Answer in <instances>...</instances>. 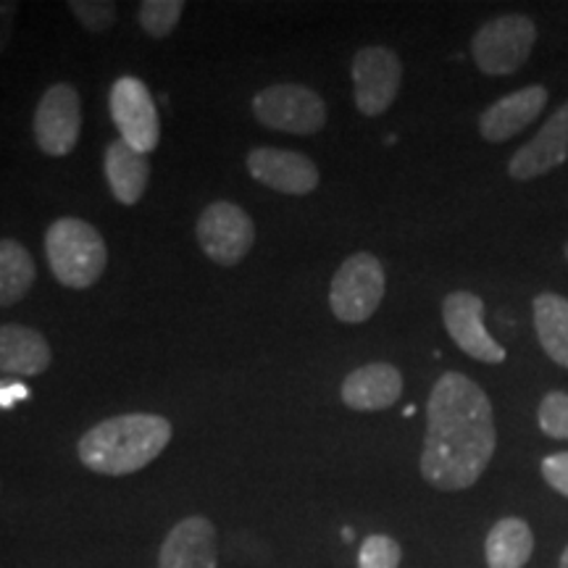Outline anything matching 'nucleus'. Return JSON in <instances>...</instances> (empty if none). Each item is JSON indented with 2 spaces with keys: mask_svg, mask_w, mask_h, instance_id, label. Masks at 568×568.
<instances>
[{
  "mask_svg": "<svg viewBox=\"0 0 568 568\" xmlns=\"http://www.w3.org/2000/svg\"><path fill=\"white\" fill-rule=\"evenodd\" d=\"M172 424L159 414L111 416L84 432L77 456L101 477H130L153 464L172 443Z\"/></svg>",
  "mask_w": 568,
  "mask_h": 568,
  "instance_id": "2",
  "label": "nucleus"
},
{
  "mask_svg": "<svg viewBox=\"0 0 568 568\" xmlns=\"http://www.w3.org/2000/svg\"><path fill=\"white\" fill-rule=\"evenodd\" d=\"M339 395L351 410L393 408L403 395V376L389 364H366L345 376Z\"/></svg>",
  "mask_w": 568,
  "mask_h": 568,
  "instance_id": "16",
  "label": "nucleus"
},
{
  "mask_svg": "<svg viewBox=\"0 0 568 568\" xmlns=\"http://www.w3.org/2000/svg\"><path fill=\"white\" fill-rule=\"evenodd\" d=\"M245 163L255 182L266 184L282 195H308L322 182L316 163L297 151L253 148Z\"/></svg>",
  "mask_w": 568,
  "mask_h": 568,
  "instance_id": "12",
  "label": "nucleus"
},
{
  "mask_svg": "<svg viewBox=\"0 0 568 568\" xmlns=\"http://www.w3.org/2000/svg\"><path fill=\"white\" fill-rule=\"evenodd\" d=\"M27 397H30V389L21 385V382L0 379V408H13L17 403L27 400Z\"/></svg>",
  "mask_w": 568,
  "mask_h": 568,
  "instance_id": "28",
  "label": "nucleus"
},
{
  "mask_svg": "<svg viewBox=\"0 0 568 568\" xmlns=\"http://www.w3.org/2000/svg\"><path fill=\"white\" fill-rule=\"evenodd\" d=\"M403 82V63L382 45L361 48L353 59V95L364 116H382L395 103Z\"/></svg>",
  "mask_w": 568,
  "mask_h": 568,
  "instance_id": "10",
  "label": "nucleus"
},
{
  "mask_svg": "<svg viewBox=\"0 0 568 568\" xmlns=\"http://www.w3.org/2000/svg\"><path fill=\"white\" fill-rule=\"evenodd\" d=\"M69 11L88 32H109L116 21V3L111 0H71Z\"/></svg>",
  "mask_w": 568,
  "mask_h": 568,
  "instance_id": "23",
  "label": "nucleus"
},
{
  "mask_svg": "<svg viewBox=\"0 0 568 568\" xmlns=\"http://www.w3.org/2000/svg\"><path fill=\"white\" fill-rule=\"evenodd\" d=\"M558 568H568V545H566L564 556H560V566H558Z\"/></svg>",
  "mask_w": 568,
  "mask_h": 568,
  "instance_id": "29",
  "label": "nucleus"
},
{
  "mask_svg": "<svg viewBox=\"0 0 568 568\" xmlns=\"http://www.w3.org/2000/svg\"><path fill=\"white\" fill-rule=\"evenodd\" d=\"M385 266L372 253H353L329 284V308L343 324H364L385 297Z\"/></svg>",
  "mask_w": 568,
  "mask_h": 568,
  "instance_id": "4",
  "label": "nucleus"
},
{
  "mask_svg": "<svg viewBox=\"0 0 568 568\" xmlns=\"http://www.w3.org/2000/svg\"><path fill=\"white\" fill-rule=\"evenodd\" d=\"M566 258H568V243H566Z\"/></svg>",
  "mask_w": 568,
  "mask_h": 568,
  "instance_id": "31",
  "label": "nucleus"
},
{
  "mask_svg": "<svg viewBox=\"0 0 568 568\" xmlns=\"http://www.w3.org/2000/svg\"><path fill=\"white\" fill-rule=\"evenodd\" d=\"M253 116L268 130L308 138L324 130L326 103L316 90L284 82L255 92Z\"/></svg>",
  "mask_w": 568,
  "mask_h": 568,
  "instance_id": "5",
  "label": "nucleus"
},
{
  "mask_svg": "<svg viewBox=\"0 0 568 568\" xmlns=\"http://www.w3.org/2000/svg\"><path fill=\"white\" fill-rule=\"evenodd\" d=\"M539 429L552 439H568V395L550 393L539 403Z\"/></svg>",
  "mask_w": 568,
  "mask_h": 568,
  "instance_id": "25",
  "label": "nucleus"
},
{
  "mask_svg": "<svg viewBox=\"0 0 568 568\" xmlns=\"http://www.w3.org/2000/svg\"><path fill=\"white\" fill-rule=\"evenodd\" d=\"M443 322L447 335L466 355L481 361V364H503L506 361V347L493 339L485 326L481 297L466 293V290L450 293L443 303Z\"/></svg>",
  "mask_w": 568,
  "mask_h": 568,
  "instance_id": "11",
  "label": "nucleus"
},
{
  "mask_svg": "<svg viewBox=\"0 0 568 568\" xmlns=\"http://www.w3.org/2000/svg\"><path fill=\"white\" fill-rule=\"evenodd\" d=\"M216 527L205 516H187L163 539L159 568H216Z\"/></svg>",
  "mask_w": 568,
  "mask_h": 568,
  "instance_id": "14",
  "label": "nucleus"
},
{
  "mask_svg": "<svg viewBox=\"0 0 568 568\" xmlns=\"http://www.w3.org/2000/svg\"><path fill=\"white\" fill-rule=\"evenodd\" d=\"M535 329L539 345L556 361L568 368V301L556 293L535 297Z\"/></svg>",
  "mask_w": 568,
  "mask_h": 568,
  "instance_id": "20",
  "label": "nucleus"
},
{
  "mask_svg": "<svg viewBox=\"0 0 568 568\" xmlns=\"http://www.w3.org/2000/svg\"><path fill=\"white\" fill-rule=\"evenodd\" d=\"M542 477L556 493L568 497V453H552L542 460Z\"/></svg>",
  "mask_w": 568,
  "mask_h": 568,
  "instance_id": "26",
  "label": "nucleus"
},
{
  "mask_svg": "<svg viewBox=\"0 0 568 568\" xmlns=\"http://www.w3.org/2000/svg\"><path fill=\"white\" fill-rule=\"evenodd\" d=\"M495 447V416L485 389L458 372L439 376L426 403L422 477L445 493L477 485Z\"/></svg>",
  "mask_w": 568,
  "mask_h": 568,
  "instance_id": "1",
  "label": "nucleus"
},
{
  "mask_svg": "<svg viewBox=\"0 0 568 568\" xmlns=\"http://www.w3.org/2000/svg\"><path fill=\"white\" fill-rule=\"evenodd\" d=\"M537 40V27L529 17H497L487 21L471 40L474 63L493 77H508L527 63Z\"/></svg>",
  "mask_w": 568,
  "mask_h": 568,
  "instance_id": "6",
  "label": "nucleus"
},
{
  "mask_svg": "<svg viewBox=\"0 0 568 568\" xmlns=\"http://www.w3.org/2000/svg\"><path fill=\"white\" fill-rule=\"evenodd\" d=\"M182 11V0H145V3H140L138 21L148 38L166 40L176 30V24H180Z\"/></svg>",
  "mask_w": 568,
  "mask_h": 568,
  "instance_id": "22",
  "label": "nucleus"
},
{
  "mask_svg": "<svg viewBox=\"0 0 568 568\" xmlns=\"http://www.w3.org/2000/svg\"><path fill=\"white\" fill-rule=\"evenodd\" d=\"M17 13L19 3H13V0H0V53H6V48L11 45Z\"/></svg>",
  "mask_w": 568,
  "mask_h": 568,
  "instance_id": "27",
  "label": "nucleus"
},
{
  "mask_svg": "<svg viewBox=\"0 0 568 568\" xmlns=\"http://www.w3.org/2000/svg\"><path fill=\"white\" fill-rule=\"evenodd\" d=\"M82 130L80 92L67 82H55L42 92L32 119L34 142L45 155L63 159L74 151Z\"/></svg>",
  "mask_w": 568,
  "mask_h": 568,
  "instance_id": "9",
  "label": "nucleus"
},
{
  "mask_svg": "<svg viewBox=\"0 0 568 568\" xmlns=\"http://www.w3.org/2000/svg\"><path fill=\"white\" fill-rule=\"evenodd\" d=\"M53 353L48 339L32 326H0V372L13 376H40L51 368Z\"/></svg>",
  "mask_w": 568,
  "mask_h": 568,
  "instance_id": "17",
  "label": "nucleus"
},
{
  "mask_svg": "<svg viewBox=\"0 0 568 568\" xmlns=\"http://www.w3.org/2000/svg\"><path fill=\"white\" fill-rule=\"evenodd\" d=\"M545 103H548V90L539 88V84L510 92V95L495 101L485 113H481V138L487 142H506L510 138H516L524 126H529L539 113H542Z\"/></svg>",
  "mask_w": 568,
  "mask_h": 568,
  "instance_id": "15",
  "label": "nucleus"
},
{
  "mask_svg": "<svg viewBox=\"0 0 568 568\" xmlns=\"http://www.w3.org/2000/svg\"><path fill=\"white\" fill-rule=\"evenodd\" d=\"M343 537L345 542H353V529H343Z\"/></svg>",
  "mask_w": 568,
  "mask_h": 568,
  "instance_id": "30",
  "label": "nucleus"
},
{
  "mask_svg": "<svg viewBox=\"0 0 568 568\" xmlns=\"http://www.w3.org/2000/svg\"><path fill=\"white\" fill-rule=\"evenodd\" d=\"M535 552V535L521 518H500L489 529L485 542V558L489 568H524Z\"/></svg>",
  "mask_w": 568,
  "mask_h": 568,
  "instance_id": "19",
  "label": "nucleus"
},
{
  "mask_svg": "<svg viewBox=\"0 0 568 568\" xmlns=\"http://www.w3.org/2000/svg\"><path fill=\"white\" fill-rule=\"evenodd\" d=\"M34 276H38V268L30 251L11 237L0 240V308L24 301Z\"/></svg>",
  "mask_w": 568,
  "mask_h": 568,
  "instance_id": "21",
  "label": "nucleus"
},
{
  "mask_svg": "<svg viewBox=\"0 0 568 568\" xmlns=\"http://www.w3.org/2000/svg\"><path fill=\"white\" fill-rule=\"evenodd\" d=\"M400 545L387 535H372L358 550V568H400Z\"/></svg>",
  "mask_w": 568,
  "mask_h": 568,
  "instance_id": "24",
  "label": "nucleus"
},
{
  "mask_svg": "<svg viewBox=\"0 0 568 568\" xmlns=\"http://www.w3.org/2000/svg\"><path fill=\"white\" fill-rule=\"evenodd\" d=\"M103 172L109 182L111 195L122 205H134L145 195L151 182V161L145 153L134 151L132 145L119 138L109 142L103 155Z\"/></svg>",
  "mask_w": 568,
  "mask_h": 568,
  "instance_id": "18",
  "label": "nucleus"
},
{
  "mask_svg": "<svg viewBox=\"0 0 568 568\" xmlns=\"http://www.w3.org/2000/svg\"><path fill=\"white\" fill-rule=\"evenodd\" d=\"M109 109L113 124H116V130L122 134L126 145H132L134 151L145 155L159 148V109H155V101L145 82L130 74L119 77V80L111 84Z\"/></svg>",
  "mask_w": 568,
  "mask_h": 568,
  "instance_id": "8",
  "label": "nucleus"
},
{
  "mask_svg": "<svg viewBox=\"0 0 568 568\" xmlns=\"http://www.w3.org/2000/svg\"><path fill=\"white\" fill-rule=\"evenodd\" d=\"M197 245L219 266H237L255 243V224L245 209L216 201L201 213L195 226Z\"/></svg>",
  "mask_w": 568,
  "mask_h": 568,
  "instance_id": "7",
  "label": "nucleus"
},
{
  "mask_svg": "<svg viewBox=\"0 0 568 568\" xmlns=\"http://www.w3.org/2000/svg\"><path fill=\"white\" fill-rule=\"evenodd\" d=\"M568 161V103L552 113L535 138L508 163V174L518 182L537 180Z\"/></svg>",
  "mask_w": 568,
  "mask_h": 568,
  "instance_id": "13",
  "label": "nucleus"
},
{
  "mask_svg": "<svg viewBox=\"0 0 568 568\" xmlns=\"http://www.w3.org/2000/svg\"><path fill=\"white\" fill-rule=\"evenodd\" d=\"M45 258L63 287L88 290L103 276L109 264V247L90 222L63 216L48 226Z\"/></svg>",
  "mask_w": 568,
  "mask_h": 568,
  "instance_id": "3",
  "label": "nucleus"
}]
</instances>
